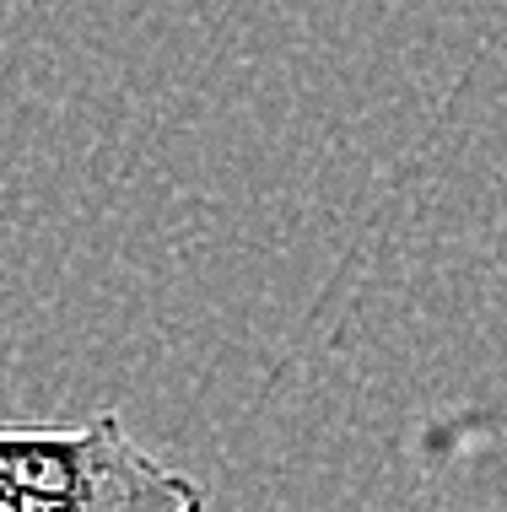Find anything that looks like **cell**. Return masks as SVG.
Wrapping results in <instances>:
<instances>
[{
    "instance_id": "6da1fadb",
    "label": "cell",
    "mask_w": 507,
    "mask_h": 512,
    "mask_svg": "<svg viewBox=\"0 0 507 512\" xmlns=\"http://www.w3.org/2000/svg\"><path fill=\"white\" fill-rule=\"evenodd\" d=\"M189 469L141 448L114 410L81 426H0V512H205Z\"/></svg>"
}]
</instances>
